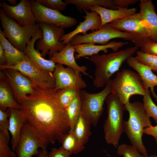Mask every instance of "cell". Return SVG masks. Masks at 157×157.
I'll return each instance as SVG.
<instances>
[{
  "label": "cell",
  "mask_w": 157,
  "mask_h": 157,
  "mask_svg": "<svg viewBox=\"0 0 157 157\" xmlns=\"http://www.w3.org/2000/svg\"><path fill=\"white\" fill-rule=\"evenodd\" d=\"M0 65H6L4 51L3 47L0 43Z\"/></svg>",
  "instance_id": "cell-42"
},
{
  "label": "cell",
  "mask_w": 157,
  "mask_h": 157,
  "mask_svg": "<svg viewBox=\"0 0 157 157\" xmlns=\"http://www.w3.org/2000/svg\"><path fill=\"white\" fill-rule=\"evenodd\" d=\"M85 15L83 17L84 20L80 22L76 28L68 33L65 34L61 38L60 41L63 44L66 45L70 43L71 40L76 35L81 33L83 35L87 34L89 31L92 32L98 30L101 25L100 17L95 12H89L86 10H83Z\"/></svg>",
  "instance_id": "cell-18"
},
{
  "label": "cell",
  "mask_w": 157,
  "mask_h": 157,
  "mask_svg": "<svg viewBox=\"0 0 157 157\" xmlns=\"http://www.w3.org/2000/svg\"><path fill=\"white\" fill-rule=\"evenodd\" d=\"M125 106L129 116L128 120L124 121V132L131 145L144 157H148L142 137L144 129L152 126L150 117L147 115L143 103L141 101L129 102Z\"/></svg>",
  "instance_id": "cell-3"
},
{
  "label": "cell",
  "mask_w": 157,
  "mask_h": 157,
  "mask_svg": "<svg viewBox=\"0 0 157 157\" xmlns=\"http://www.w3.org/2000/svg\"><path fill=\"white\" fill-rule=\"evenodd\" d=\"M138 49L135 46L108 54H98L85 57L95 65L94 85L97 88L105 86L111 80L112 75L119 70L124 62L138 51Z\"/></svg>",
  "instance_id": "cell-2"
},
{
  "label": "cell",
  "mask_w": 157,
  "mask_h": 157,
  "mask_svg": "<svg viewBox=\"0 0 157 157\" xmlns=\"http://www.w3.org/2000/svg\"><path fill=\"white\" fill-rule=\"evenodd\" d=\"M0 43L4 49L6 65H14L27 57L24 52L15 48L5 37L1 28Z\"/></svg>",
  "instance_id": "cell-25"
},
{
  "label": "cell",
  "mask_w": 157,
  "mask_h": 157,
  "mask_svg": "<svg viewBox=\"0 0 157 157\" xmlns=\"http://www.w3.org/2000/svg\"><path fill=\"white\" fill-rule=\"evenodd\" d=\"M10 138L0 131V157H15L16 155L8 146Z\"/></svg>",
  "instance_id": "cell-34"
},
{
  "label": "cell",
  "mask_w": 157,
  "mask_h": 157,
  "mask_svg": "<svg viewBox=\"0 0 157 157\" xmlns=\"http://www.w3.org/2000/svg\"><path fill=\"white\" fill-rule=\"evenodd\" d=\"M75 52L73 46L69 43L61 51L54 53L50 59L56 64L65 65L72 68L77 73H82L92 78L86 72L87 68L85 66H80L76 63L74 55Z\"/></svg>",
  "instance_id": "cell-20"
},
{
  "label": "cell",
  "mask_w": 157,
  "mask_h": 157,
  "mask_svg": "<svg viewBox=\"0 0 157 157\" xmlns=\"http://www.w3.org/2000/svg\"><path fill=\"white\" fill-rule=\"evenodd\" d=\"M142 52L157 56V42L150 40L146 42L140 48Z\"/></svg>",
  "instance_id": "cell-38"
},
{
  "label": "cell",
  "mask_w": 157,
  "mask_h": 157,
  "mask_svg": "<svg viewBox=\"0 0 157 157\" xmlns=\"http://www.w3.org/2000/svg\"><path fill=\"white\" fill-rule=\"evenodd\" d=\"M0 6L6 16L15 20L21 26L35 23L30 1L21 0L15 6L9 5L4 1L0 2Z\"/></svg>",
  "instance_id": "cell-16"
},
{
  "label": "cell",
  "mask_w": 157,
  "mask_h": 157,
  "mask_svg": "<svg viewBox=\"0 0 157 157\" xmlns=\"http://www.w3.org/2000/svg\"><path fill=\"white\" fill-rule=\"evenodd\" d=\"M54 88L36 87L33 94L18 101L28 122L52 144L70 130L65 110L59 102Z\"/></svg>",
  "instance_id": "cell-1"
},
{
  "label": "cell",
  "mask_w": 157,
  "mask_h": 157,
  "mask_svg": "<svg viewBox=\"0 0 157 157\" xmlns=\"http://www.w3.org/2000/svg\"><path fill=\"white\" fill-rule=\"evenodd\" d=\"M117 154L123 157H145L132 145L123 144L117 147ZM148 157H157L155 155H151Z\"/></svg>",
  "instance_id": "cell-33"
},
{
  "label": "cell",
  "mask_w": 157,
  "mask_h": 157,
  "mask_svg": "<svg viewBox=\"0 0 157 157\" xmlns=\"http://www.w3.org/2000/svg\"><path fill=\"white\" fill-rule=\"evenodd\" d=\"M108 24L116 29L132 35L133 37L132 42L138 48H140L147 41L152 40L149 27L139 13Z\"/></svg>",
  "instance_id": "cell-8"
},
{
  "label": "cell",
  "mask_w": 157,
  "mask_h": 157,
  "mask_svg": "<svg viewBox=\"0 0 157 157\" xmlns=\"http://www.w3.org/2000/svg\"><path fill=\"white\" fill-rule=\"evenodd\" d=\"M146 90L139 74L129 69H123L111 80V93L116 95L124 105L130 102L133 95L144 96Z\"/></svg>",
  "instance_id": "cell-5"
},
{
  "label": "cell",
  "mask_w": 157,
  "mask_h": 157,
  "mask_svg": "<svg viewBox=\"0 0 157 157\" xmlns=\"http://www.w3.org/2000/svg\"><path fill=\"white\" fill-rule=\"evenodd\" d=\"M7 1L12 6H15L18 4L17 1L16 0H8Z\"/></svg>",
  "instance_id": "cell-45"
},
{
  "label": "cell",
  "mask_w": 157,
  "mask_h": 157,
  "mask_svg": "<svg viewBox=\"0 0 157 157\" xmlns=\"http://www.w3.org/2000/svg\"><path fill=\"white\" fill-rule=\"evenodd\" d=\"M138 0H113L116 7L122 8H128L129 6L134 4Z\"/></svg>",
  "instance_id": "cell-40"
},
{
  "label": "cell",
  "mask_w": 157,
  "mask_h": 157,
  "mask_svg": "<svg viewBox=\"0 0 157 157\" xmlns=\"http://www.w3.org/2000/svg\"><path fill=\"white\" fill-rule=\"evenodd\" d=\"M144 133L153 136L154 138L157 147V124L145 128L143 131Z\"/></svg>",
  "instance_id": "cell-41"
},
{
  "label": "cell",
  "mask_w": 157,
  "mask_h": 157,
  "mask_svg": "<svg viewBox=\"0 0 157 157\" xmlns=\"http://www.w3.org/2000/svg\"><path fill=\"white\" fill-rule=\"evenodd\" d=\"M50 143L28 122L24 126L15 151L18 157L38 156V149H46Z\"/></svg>",
  "instance_id": "cell-9"
},
{
  "label": "cell",
  "mask_w": 157,
  "mask_h": 157,
  "mask_svg": "<svg viewBox=\"0 0 157 157\" xmlns=\"http://www.w3.org/2000/svg\"><path fill=\"white\" fill-rule=\"evenodd\" d=\"M0 68L2 70L9 69L18 71L29 78L36 87L40 89H46L55 87V80L53 73L38 69L30 61L27 57L14 65H0Z\"/></svg>",
  "instance_id": "cell-11"
},
{
  "label": "cell",
  "mask_w": 157,
  "mask_h": 157,
  "mask_svg": "<svg viewBox=\"0 0 157 157\" xmlns=\"http://www.w3.org/2000/svg\"><path fill=\"white\" fill-rule=\"evenodd\" d=\"M80 90L75 87H70L57 91L58 100L65 109L79 95Z\"/></svg>",
  "instance_id": "cell-31"
},
{
  "label": "cell",
  "mask_w": 157,
  "mask_h": 157,
  "mask_svg": "<svg viewBox=\"0 0 157 157\" xmlns=\"http://www.w3.org/2000/svg\"><path fill=\"white\" fill-rule=\"evenodd\" d=\"M128 43L127 42L113 41L105 45H96L92 44H82L73 45L77 54L75 56L76 60L82 57L98 54L101 51L105 53L108 52V49H111L114 52L117 51L121 48Z\"/></svg>",
  "instance_id": "cell-21"
},
{
  "label": "cell",
  "mask_w": 157,
  "mask_h": 157,
  "mask_svg": "<svg viewBox=\"0 0 157 157\" xmlns=\"http://www.w3.org/2000/svg\"><path fill=\"white\" fill-rule=\"evenodd\" d=\"M139 7L142 17L147 23L152 34V41L157 42V14L151 0H140Z\"/></svg>",
  "instance_id": "cell-24"
},
{
  "label": "cell",
  "mask_w": 157,
  "mask_h": 157,
  "mask_svg": "<svg viewBox=\"0 0 157 157\" xmlns=\"http://www.w3.org/2000/svg\"><path fill=\"white\" fill-rule=\"evenodd\" d=\"M43 6L58 11L64 10L67 4L61 0H36Z\"/></svg>",
  "instance_id": "cell-35"
},
{
  "label": "cell",
  "mask_w": 157,
  "mask_h": 157,
  "mask_svg": "<svg viewBox=\"0 0 157 157\" xmlns=\"http://www.w3.org/2000/svg\"><path fill=\"white\" fill-rule=\"evenodd\" d=\"M9 108L4 110L0 109V131L7 137L10 138L8 133L9 125Z\"/></svg>",
  "instance_id": "cell-36"
},
{
  "label": "cell",
  "mask_w": 157,
  "mask_h": 157,
  "mask_svg": "<svg viewBox=\"0 0 157 157\" xmlns=\"http://www.w3.org/2000/svg\"><path fill=\"white\" fill-rule=\"evenodd\" d=\"M91 124L81 113L73 131L78 139L84 145L88 142L91 135Z\"/></svg>",
  "instance_id": "cell-28"
},
{
  "label": "cell",
  "mask_w": 157,
  "mask_h": 157,
  "mask_svg": "<svg viewBox=\"0 0 157 157\" xmlns=\"http://www.w3.org/2000/svg\"><path fill=\"white\" fill-rule=\"evenodd\" d=\"M135 57L137 60L140 63L149 66L152 63L157 61V56L147 53L138 51Z\"/></svg>",
  "instance_id": "cell-37"
},
{
  "label": "cell",
  "mask_w": 157,
  "mask_h": 157,
  "mask_svg": "<svg viewBox=\"0 0 157 157\" xmlns=\"http://www.w3.org/2000/svg\"><path fill=\"white\" fill-rule=\"evenodd\" d=\"M116 7L117 9L113 10L95 5L89 7L88 10L95 12L99 15L101 20L100 28L114 21L127 17L136 13L137 10L135 8Z\"/></svg>",
  "instance_id": "cell-19"
},
{
  "label": "cell",
  "mask_w": 157,
  "mask_h": 157,
  "mask_svg": "<svg viewBox=\"0 0 157 157\" xmlns=\"http://www.w3.org/2000/svg\"><path fill=\"white\" fill-rule=\"evenodd\" d=\"M148 66L152 71L157 72V61L152 63Z\"/></svg>",
  "instance_id": "cell-44"
},
{
  "label": "cell",
  "mask_w": 157,
  "mask_h": 157,
  "mask_svg": "<svg viewBox=\"0 0 157 157\" xmlns=\"http://www.w3.org/2000/svg\"><path fill=\"white\" fill-rule=\"evenodd\" d=\"M105 102L107 107L108 117L103 127L105 139L108 144L117 147L122 135L124 132V114L125 106L112 93L108 96Z\"/></svg>",
  "instance_id": "cell-4"
},
{
  "label": "cell",
  "mask_w": 157,
  "mask_h": 157,
  "mask_svg": "<svg viewBox=\"0 0 157 157\" xmlns=\"http://www.w3.org/2000/svg\"><path fill=\"white\" fill-rule=\"evenodd\" d=\"M38 157H49V152L46 149H42L40 151V153Z\"/></svg>",
  "instance_id": "cell-43"
},
{
  "label": "cell",
  "mask_w": 157,
  "mask_h": 157,
  "mask_svg": "<svg viewBox=\"0 0 157 157\" xmlns=\"http://www.w3.org/2000/svg\"><path fill=\"white\" fill-rule=\"evenodd\" d=\"M71 154L61 146L58 148H52L51 151L49 152V157H70Z\"/></svg>",
  "instance_id": "cell-39"
},
{
  "label": "cell",
  "mask_w": 157,
  "mask_h": 157,
  "mask_svg": "<svg viewBox=\"0 0 157 157\" xmlns=\"http://www.w3.org/2000/svg\"><path fill=\"white\" fill-rule=\"evenodd\" d=\"M9 110L8 131L12 136L11 144L12 151L14 152L20 140L22 129L28 120L21 109L9 108Z\"/></svg>",
  "instance_id": "cell-23"
},
{
  "label": "cell",
  "mask_w": 157,
  "mask_h": 157,
  "mask_svg": "<svg viewBox=\"0 0 157 157\" xmlns=\"http://www.w3.org/2000/svg\"><path fill=\"white\" fill-rule=\"evenodd\" d=\"M38 24L42 36L35 42L36 49L41 51L42 57L44 58L48 55L50 58L54 53L61 51L65 46L60 41L65 34L64 29L46 24Z\"/></svg>",
  "instance_id": "cell-10"
},
{
  "label": "cell",
  "mask_w": 157,
  "mask_h": 157,
  "mask_svg": "<svg viewBox=\"0 0 157 157\" xmlns=\"http://www.w3.org/2000/svg\"><path fill=\"white\" fill-rule=\"evenodd\" d=\"M111 80L102 91L98 92L90 93L82 90L80 91L81 114L94 126H97L102 116L104 102L111 93Z\"/></svg>",
  "instance_id": "cell-7"
},
{
  "label": "cell",
  "mask_w": 157,
  "mask_h": 157,
  "mask_svg": "<svg viewBox=\"0 0 157 157\" xmlns=\"http://www.w3.org/2000/svg\"><path fill=\"white\" fill-rule=\"evenodd\" d=\"M32 9L37 24H44L64 29L75 25L77 21L75 18L62 14L59 11L45 7L36 0L30 1Z\"/></svg>",
  "instance_id": "cell-13"
},
{
  "label": "cell",
  "mask_w": 157,
  "mask_h": 157,
  "mask_svg": "<svg viewBox=\"0 0 157 157\" xmlns=\"http://www.w3.org/2000/svg\"><path fill=\"white\" fill-rule=\"evenodd\" d=\"M3 70L4 75H1L0 76L8 83L17 102L34 92L36 87L28 77L16 70L6 69Z\"/></svg>",
  "instance_id": "cell-14"
},
{
  "label": "cell",
  "mask_w": 157,
  "mask_h": 157,
  "mask_svg": "<svg viewBox=\"0 0 157 157\" xmlns=\"http://www.w3.org/2000/svg\"><path fill=\"white\" fill-rule=\"evenodd\" d=\"M143 96L142 103L147 115L149 117H152L157 124V106L151 99L149 89L146 90Z\"/></svg>",
  "instance_id": "cell-32"
},
{
  "label": "cell",
  "mask_w": 157,
  "mask_h": 157,
  "mask_svg": "<svg viewBox=\"0 0 157 157\" xmlns=\"http://www.w3.org/2000/svg\"><path fill=\"white\" fill-rule=\"evenodd\" d=\"M42 32L40 29L38 30L27 43L24 53L30 61L40 69L46 72H53L56 63L51 60H47L42 57L39 51L35 48V42L42 37Z\"/></svg>",
  "instance_id": "cell-17"
},
{
  "label": "cell",
  "mask_w": 157,
  "mask_h": 157,
  "mask_svg": "<svg viewBox=\"0 0 157 157\" xmlns=\"http://www.w3.org/2000/svg\"><path fill=\"white\" fill-rule=\"evenodd\" d=\"M116 38H122L132 42L133 40L131 34L118 30L107 24L90 33L76 35L70 43L72 45L86 43L105 45L111 40Z\"/></svg>",
  "instance_id": "cell-12"
},
{
  "label": "cell",
  "mask_w": 157,
  "mask_h": 157,
  "mask_svg": "<svg viewBox=\"0 0 157 157\" xmlns=\"http://www.w3.org/2000/svg\"></svg>",
  "instance_id": "cell-46"
},
{
  "label": "cell",
  "mask_w": 157,
  "mask_h": 157,
  "mask_svg": "<svg viewBox=\"0 0 157 157\" xmlns=\"http://www.w3.org/2000/svg\"><path fill=\"white\" fill-rule=\"evenodd\" d=\"M58 140L62 147L72 154L79 153L85 148L84 145L78 139L73 131L61 135Z\"/></svg>",
  "instance_id": "cell-27"
},
{
  "label": "cell",
  "mask_w": 157,
  "mask_h": 157,
  "mask_svg": "<svg viewBox=\"0 0 157 157\" xmlns=\"http://www.w3.org/2000/svg\"><path fill=\"white\" fill-rule=\"evenodd\" d=\"M81 73H77L72 68L65 67L57 64L53 73L55 80L54 89L56 91L70 87L81 90L85 88L87 85L82 78Z\"/></svg>",
  "instance_id": "cell-15"
},
{
  "label": "cell",
  "mask_w": 157,
  "mask_h": 157,
  "mask_svg": "<svg viewBox=\"0 0 157 157\" xmlns=\"http://www.w3.org/2000/svg\"><path fill=\"white\" fill-rule=\"evenodd\" d=\"M65 110L70 125L69 132H71L73 131L75 124L81 113L80 94L68 106Z\"/></svg>",
  "instance_id": "cell-30"
},
{
  "label": "cell",
  "mask_w": 157,
  "mask_h": 157,
  "mask_svg": "<svg viewBox=\"0 0 157 157\" xmlns=\"http://www.w3.org/2000/svg\"><path fill=\"white\" fill-rule=\"evenodd\" d=\"M1 24L5 37L16 48L24 52L28 42L39 29L38 24L21 26L0 9Z\"/></svg>",
  "instance_id": "cell-6"
},
{
  "label": "cell",
  "mask_w": 157,
  "mask_h": 157,
  "mask_svg": "<svg viewBox=\"0 0 157 157\" xmlns=\"http://www.w3.org/2000/svg\"><path fill=\"white\" fill-rule=\"evenodd\" d=\"M1 79L0 82V108L5 110L7 108L21 109L20 105L15 100L13 92L10 86L5 80Z\"/></svg>",
  "instance_id": "cell-26"
},
{
  "label": "cell",
  "mask_w": 157,
  "mask_h": 157,
  "mask_svg": "<svg viewBox=\"0 0 157 157\" xmlns=\"http://www.w3.org/2000/svg\"><path fill=\"white\" fill-rule=\"evenodd\" d=\"M127 64L133 68L140 77L146 90L150 88L151 92L157 101V96L154 92V88L157 86V76L152 72L150 67L138 61L135 57L131 56L126 61Z\"/></svg>",
  "instance_id": "cell-22"
},
{
  "label": "cell",
  "mask_w": 157,
  "mask_h": 157,
  "mask_svg": "<svg viewBox=\"0 0 157 157\" xmlns=\"http://www.w3.org/2000/svg\"><path fill=\"white\" fill-rule=\"evenodd\" d=\"M64 1L67 4L74 5L79 9L83 10H88L89 7L95 5L111 9H117L113 0H65Z\"/></svg>",
  "instance_id": "cell-29"
}]
</instances>
